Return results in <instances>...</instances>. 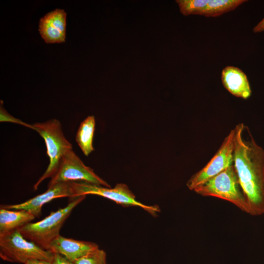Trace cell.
Listing matches in <instances>:
<instances>
[{
  "instance_id": "obj_1",
  "label": "cell",
  "mask_w": 264,
  "mask_h": 264,
  "mask_svg": "<svg viewBox=\"0 0 264 264\" xmlns=\"http://www.w3.org/2000/svg\"><path fill=\"white\" fill-rule=\"evenodd\" d=\"M245 125L235 127L233 164L248 206L249 214H264V150L253 138L249 129L244 136Z\"/></svg>"
},
{
  "instance_id": "obj_2",
  "label": "cell",
  "mask_w": 264,
  "mask_h": 264,
  "mask_svg": "<svg viewBox=\"0 0 264 264\" xmlns=\"http://www.w3.org/2000/svg\"><path fill=\"white\" fill-rule=\"evenodd\" d=\"M85 198L86 196H83L69 198L65 207L51 212L44 219L29 222L18 230L25 239L48 250L51 242L60 235L62 226L73 209Z\"/></svg>"
},
{
  "instance_id": "obj_3",
  "label": "cell",
  "mask_w": 264,
  "mask_h": 264,
  "mask_svg": "<svg viewBox=\"0 0 264 264\" xmlns=\"http://www.w3.org/2000/svg\"><path fill=\"white\" fill-rule=\"evenodd\" d=\"M36 131L44 139L49 157V165L43 175L33 186L37 190L45 179L51 178L57 171L64 155L73 149L72 144L65 137L60 122L55 119L32 124Z\"/></svg>"
},
{
  "instance_id": "obj_4",
  "label": "cell",
  "mask_w": 264,
  "mask_h": 264,
  "mask_svg": "<svg viewBox=\"0 0 264 264\" xmlns=\"http://www.w3.org/2000/svg\"><path fill=\"white\" fill-rule=\"evenodd\" d=\"M194 191L204 197H215L233 203L249 213V209L241 187L234 164L196 188Z\"/></svg>"
},
{
  "instance_id": "obj_5",
  "label": "cell",
  "mask_w": 264,
  "mask_h": 264,
  "mask_svg": "<svg viewBox=\"0 0 264 264\" xmlns=\"http://www.w3.org/2000/svg\"><path fill=\"white\" fill-rule=\"evenodd\" d=\"M54 254L25 239L19 230L0 235V257L10 263L24 264L31 259L52 261Z\"/></svg>"
},
{
  "instance_id": "obj_6",
  "label": "cell",
  "mask_w": 264,
  "mask_h": 264,
  "mask_svg": "<svg viewBox=\"0 0 264 264\" xmlns=\"http://www.w3.org/2000/svg\"><path fill=\"white\" fill-rule=\"evenodd\" d=\"M73 193V198L88 195L103 197L114 201L123 206H138L153 216L160 212L157 205H147L138 201L134 194L124 183H117L114 188L82 181L70 182Z\"/></svg>"
},
{
  "instance_id": "obj_7",
  "label": "cell",
  "mask_w": 264,
  "mask_h": 264,
  "mask_svg": "<svg viewBox=\"0 0 264 264\" xmlns=\"http://www.w3.org/2000/svg\"><path fill=\"white\" fill-rule=\"evenodd\" d=\"M75 181L110 187L93 169L86 166L72 149L63 156L57 171L50 178L47 187L59 183Z\"/></svg>"
},
{
  "instance_id": "obj_8",
  "label": "cell",
  "mask_w": 264,
  "mask_h": 264,
  "mask_svg": "<svg viewBox=\"0 0 264 264\" xmlns=\"http://www.w3.org/2000/svg\"><path fill=\"white\" fill-rule=\"evenodd\" d=\"M235 130L233 128L225 137L219 149L201 170L194 174L187 181L186 185L194 190L216 176L233 164Z\"/></svg>"
},
{
  "instance_id": "obj_9",
  "label": "cell",
  "mask_w": 264,
  "mask_h": 264,
  "mask_svg": "<svg viewBox=\"0 0 264 264\" xmlns=\"http://www.w3.org/2000/svg\"><path fill=\"white\" fill-rule=\"evenodd\" d=\"M73 198L71 182H62L48 187L44 193L22 203L1 205L0 207L9 210H24L31 212L36 218L41 215L43 206L51 200L60 198Z\"/></svg>"
},
{
  "instance_id": "obj_10",
  "label": "cell",
  "mask_w": 264,
  "mask_h": 264,
  "mask_svg": "<svg viewBox=\"0 0 264 264\" xmlns=\"http://www.w3.org/2000/svg\"><path fill=\"white\" fill-rule=\"evenodd\" d=\"M66 18V13L64 10L56 9L40 19L39 31L46 43L65 42Z\"/></svg>"
},
{
  "instance_id": "obj_11",
  "label": "cell",
  "mask_w": 264,
  "mask_h": 264,
  "mask_svg": "<svg viewBox=\"0 0 264 264\" xmlns=\"http://www.w3.org/2000/svg\"><path fill=\"white\" fill-rule=\"evenodd\" d=\"M99 248L95 242L79 241L59 235L51 243L48 251L59 254L72 263Z\"/></svg>"
},
{
  "instance_id": "obj_12",
  "label": "cell",
  "mask_w": 264,
  "mask_h": 264,
  "mask_svg": "<svg viewBox=\"0 0 264 264\" xmlns=\"http://www.w3.org/2000/svg\"><path fill=\"white\" fill-rule=\"evenodd\" d=\"M221 82L233 95L247 99L251 95V89L246 75L239 68L234 66L224 67L221 75Z\"/></svg>"
},
{
  "instance_id": "obj_13",
  "label": "cell",
  "mask_w": 264,
  "mask_h": 264,
  "mask_svg": "<svg viewBox=\"0 0 264 264\" xmlns=\"http://www.w3.org/2000/svg\"><path fill=\"white\" fill-rule=\"evenodd\" d=\"M36 217L24 210L0 209V235L16 230L31 222Z\"/></svg>"
},
{
  "instance_id": "obj_14",
  "label": "cell",
  "mask_w": 264,
  "mask_h": 264,
  "mask_svg": "<svg viewBox=\"0 0 264 264\" xmlns=\"http://www.w3.org/2000/svg\"><path fill=\"white\" fill-rule=\"evenodd\" d=\"M95 127L94 116H88L81 123L76 134L75 141L86 156L94 150L93 140Z\"/></svg>"
},
{
  "instance_id": "obj_15",
  "label": "cell",
  "mask_w": 264,
  "mask_h": 264,
  "mask_svg": "<svg viewBox=\"0 0 264 264\" xmlns=\"http://www.w3.org/2000/svg\"><path fill=\"white\" fill-rule=\"evenodd\" d=\"M245 0H209L203 16L215 17L234 10Z\"/></svg>"
},
{
  "instance_id": "obj_16",
  "label": "cell",
  "mask_w": 264,
  "mask_h": 264,
  "mask_svg": "<svg viewBox=\"0 0 264 264\" xmlns=\"http://www.w3.org/2000/svg\"><path fill=\"white\" fill-rule=\"evenodd\" d=\"M180 13L184 16L203 15L209 0H176Z\"/></svg>"
},
{
  "instance_id": "obj_17",
  "label": "cell",
  "mask_w": 264,
  "mask_h": 264,
  "mask_svg": "<svg viewBox=\"0 0 264 264\" xmlns=\"http://www.w3.org/2000/svg\"><path fill=\"white\" fill-rule=\"evenodd\" d=\"M74 264H107V255L104 250L98 248L78 259Z\"/></svg>"
},
{
  "instance_id": "obj_18",
  "label": "cell",
  "mask_w": 264,
  "mask_h": 264,
  "mask_svg": "<svg viewBox=\"0 0 264 264\" xmlns=\"http://www.w3.org/2000/svg\"><path fill=\"white\" fill-rule=\"evenodd\" d=\"M0 122H10L18 124H20L27 128L34 130V127L32 125L26 123L20 119H17L13 116L9 114L4 109L2 105V101H0Z\"/></svg>"
},
{
  "instance_id": "obj_19",
  "label": "cell",
  "mask_w": 264,
  "mask_h": 264,
  "mask_svg": "<svg viewBox=\"0 0 264 264\" xmlns=\"http://www.w3.org/2000/svg\"><path fill=\"white\" fill-rule=\"evenodd\" d=\"M53 254L54 256L52 261V264H74V263L70 262L60 254Z\"/></svg>"
},
{
  "instance_id": "obj_20",
  "label": "cell",
  "mask_w": 264,
  "mask_h": 264,
  "mask_svg": "<svg viewBox=\"0 0 264 264\" xmlns=\"http://www.w3.org/2000/svg\"><path fill=\"white\" fill-rule=\"evenodd\" d=\"M24 264H52L51 261L40 260V259H31L28 260Z\"/></svg>"
},
{
  "instance_id": "obj_21",
  "label": "cell",
  "mask_w": 264,
  "mask_h": 264,
  "mask_svg": "<svg viewBox=\"0 0 264 264\" xmlns=\"http://www.w3.org/2000/svg\"><path fill=\"white\" fill-rule=\"evenodd\" d=\"M264 31V18L253 28L254 33H259Z\"/></svg>"
}]
</instances>
